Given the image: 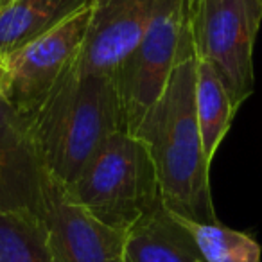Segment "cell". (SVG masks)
Here are the masks:
<instances>
[{"label":"cell","mask_w":262,"mask_h":262,"mask_svg":"<svg viewBox=\"0 0 262 262\" xmlns=\"http://www.w3.org/2000/svg\"><path fill=\"white\" fill-rule=\"evenodd\" d=\"M131 135L149 151L162 203L169 212L190 221L219 223L210 192V162L196 115V52L190 26L164 92Z\"/></svg>","instance_id":"1"},{"label":"cell","mask_w":262,"mask_h":262,"mask_svg":"<svg viewBox=\"0 0 262 262\" xmlns=\"http://www.w3.org/2000/svg\"><path fill=\"white\" fill-rule=\"evenodd\" d=\"M24 115L45 171L65 185L108 137L127 131L115 74L81 72L74 63Z\"/></svg>","instance_id":"2"},{"label":"cell","mask_w":262,"mask_h":262,"mask_svg":"<svg viewBox=\"0 0 262 262\" xmlns=\"http://www.w3.org/2000/svg\"><path fill=\"white\" fill-rule=\"evenodd\" d=\"M67 187L92 215L122 232L162 203L149 151L127 131L108 137Z\"/></svg>","instance_id":"3"},{"label":"cell","mask_w":262,"mask_h":262,"mask_svg":"<svg viewBox=\"0 0 262 262\" xmlns=\"http://www.w3.org/2000/svg\"><path fill=\"white\" fill-rule=\"evenodd\" d=\"M262 0H192L190 33L196 58L215 69L235 108L253 94V47Z\"/></svg>","instance_id":"4"},{"label":"cell","mask_w":262,"mask_h":262,"mask_svg":"<svg viewBox=\"0 0 262 262\" xmlns=\"http://www.w3.org/2000/svg\"><path fill=\"white\" fill-rule=\"evenodd\" d=\"M190 2L164 0L139 45L113 70L127 133H135L178 63L190 26Z\"/></svg>","instance_id":"5"},{"label":"cell","mask_w":262,"mask_h":262,"mask_svg":"<svg viewBox=\"0 0 262 262\" xmlns=\"http://www.w3.org/2000/svg\"><path fill=\"white\" fill-rule=\"evenodd\" d=\"M92 20V0L24 47L2 56L0 94L27 112L70 69L79 56Z\"/></svg>","instance_id":"6"},{"label":"cell","mask_w":262,"mask_h":262,"mask_svg":"<svg viewBox=\"0 0 262 262\" xmlns=\"http://www.w3.org/2000/svg\"><path fill=\"white\" fill-rule=\"evenodd\" d=\"M38 215L63 262H127L126 232L92 215L56 176L41 178Z\"/></svg>","instance_id":"7"},{"label":"cell","mask_w":262,"mask_h":262,"mask_svg":"<svg viewBox=\"0 0 262 262\" xmlns=\"http://www.w3.org/2000/svg\"><path fill=\"white\" fill-rule=\"evenodd\" d=\"M164 0H92V20L74 67L113 72L139 45Z\"/></svg>","instance_id":"8"},{"label":"cell","mask_w":262,"mask_h":262,"mask_svg":"<svg viewBox=\"0 0 262 262\" xmlns=\"http://www.w3.org/2000/svg\"><path fill=\"white\" fill-rule=\"evenodd\" d=\"M43 172L26 115L0 94V212H36Z\"/></svg>","instance_id":"9"},{"label":"cell","mask_w":262,"mask_h":262,"mask_svg":"<svg viewBox=\"0 0 262 262\" xmlns=\"http://www.w3.org/2000/svg\"><path fill=\"white\" fill-rule=\"evenodd\" d=\"M127 262H203L189 230L160 203L126 232Z\"/></svg>","instance_id":"10"},{"label":"cell","mask_w":262,"mask_h":262,"mask_svg":"<svg viewBox=\"0 0 262 262\" xmlns=\"http://www.w3.org/2000/svg\"><path fill=\"white\" fill-rule=\"evenodd\" d=\"M90 0H13L0 9V58L58 26Z\"/></svg>","instance_id":"11"},{"label":"cell","mask_w":262,"mask_h":262,"mask_svg":"<svg viewBox=\"0 0 262 262\" xmlns=\"http://www.w3.org/2000/svg\"><path fill=\"white\" fill-rule=\"evenodd\" d=\"M237 108L215 69L196 58V115L207 160L212 164L228 133Z\"/></svg>","instance_id":"12"},{"label":"cell","mask_w":262,"mask_h":262,"mask_svg":"<svg viewBox=\"0 0 262 262\" xmlns=\"http://www.w3.org/2000/svg\"><path fill=\"white\" fill-rule=\"evenodd\" d=\"M0 262H63L38 212H0Z\"/></svg>","instance_id":"13"},{"label":"cell","mask_w":262,"mask_h":262,"mask_svg":"<svg viewBox=\"0 0 262 262\" xmlns=\"http://www.w3.org/2000/svg\"><path fill=\"white\" fill-rule=\"evenodd\" d=\"M176 219L192 235L203 262H260V244L248 233L221 223H198L180 215Z\"/></svg>","instance_id":"14"},{"label":"cell","mask_w":262,"mask_h":262,"mask_svg":"<svg viewBox=\"0 0 262 262\" xmlns=\"http://www.w3.org/2000/svg\"><path fill=\"white\" fill-rule=\"evenodd\" d=\"M11 2H13V0H0V9L6 8V6H9Z\"/></svg>","instance_id":"15"},{"label":"cell","mask_w":262,"mask_h":262,"mask_svg":"<svg viewBox=\"0 0 262 262\" xmlns=\"http://www.w3.org/2000/svg\"><path fill=\"white\" fill-rule=\"evenodd\" d=\"M0 72H2V58H0Z\"/></svg>","instance_id":"16"}]
</instances>
